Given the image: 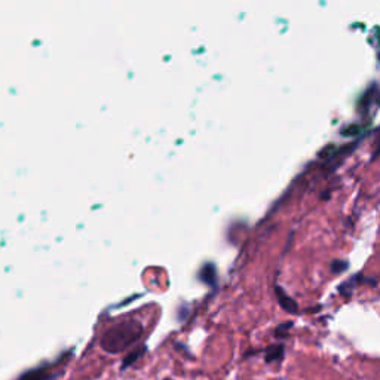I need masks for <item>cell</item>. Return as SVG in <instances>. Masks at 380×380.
Returning <instances> with one entry per match:
<instances>
[{"mask_svg":"<svg viewBox=\"0 0 380 380\" xmlns=\"http://www.w3.org/2000/svg\"><path fill=\"white\" fill-rule=\"evenodd\" d=\"M143 334V328L135 321H127L119 325L110 328L101 339V348L109 354H119L134 345L140 336Z\"/></svg>","mask_w":380,"mask_h":380,"instance_id":"6da1fadb","label":"cell"},{"mask_svg":"<svg viewBox=\"0 0 380 380\" xmlns=\"http://www.w3.org/2000/svg\"><path fill=\"white\" fill-rule=\"evenodd\" d=\"M60 375L54 373L48 366H40L30 372H25L19 380H57Z\"/></svg>","mask_w":380,"mask_h":380,"instance_id":"7a4b0ae2","label":"cell"},{"mask_svg":"<svg viewBox=\"0 0 380 380\" xmlns=\"http://www.w3.org/2000/svg\"><path fill=\"white\" fill-rule=\"evenodd\" d=\"M264 354V363L272 364V363H281L285 357V346L282 343L270 345L266 349H263Z\"/></svg>","mask_w":380,"mask_h":380,"instance_id":"3957f363","label":"cell"},{"mask_svg":"<svg viewBox=\"0 0 380 380\" xmlns=\"http://www.w3.org/2000/svg\"><path fill=\"white\" fill-rule=\"evenodd\" d=\"M275 291H276V296H278V302H279V305H281V308L285 311V312H288V314H297L299 312V305L281 288V287H276L275 288Z\"/></svg>","mask_w":380,"mask_h":380,"instance_id":"277c9868","label":"cell"},{"mask_svg":"<svg viewBox=\"0 0 380 380\" xmlns=\"http://www.w3.org/2000/svg\"><path fill=\"white\" fill-rule=\"evenodd\" d=\"M293 325H294V322H293V321H288V322L279 324V325L275 328L273 336H275L276 339H287V337H288L290 330L293 328Z\"/></svg>","mask_w":380,"mask_h":380,"instance_id":"5b68a950","label":"cell"},{"mask_svg":"<svg viewBox=\"0 0 380 380\" xmlns=\"http://www.w3.org/2000/svg\"><path fill=\"white\" fill-rule=\"evenodd\" d=\"M144 352H146V346H141L140 349H137V351H134V352H131L129 355H127L125 360H124V363H122V370H124V369H128V367L132 366L134 363H137V360H138Z\"/></svg>","mask_w":380,"mask_h":380,"instance_id":"8992f818","label":"cell"},{"mask_svg":"<svg viewBox=\"0 0 380 380\" xmlns=\"http://www.w3.org/2000/svg\"><path fill=\"white\" fill-rule=\"evenodd\" d=\"M348 267V263H345V261H333V264H331V269H333V272L334 273H340L342 270H345Z\"/></svg>","mask_w":380,"mask_h":380,"instance_id":"52a82bcc","label":"cell"},{"mask_svg":"<svg viewBox=\"0 0 380 380\" xmlns=\"http://www.w3.org/2000/svg\"><path fill=\"white\" fill-rule=\"evenodd\" d=\"M358 132H360V127H358V125H352V127L345 128V129L342 131V135H355V134H358Z\"/></svg>","mask_w":380,"mask_h":380,"instance_id":"ba28073f","label":"cell"},{"mask_svg":"<svg viewBox=\"0 0 380 380\" xmlns=\"http://www.w3.org/2000/svg\"><path fill=\"white\" fill-rule=\"evenodd\" d=\"M380 155V140L378 141V147H376V152H375V156H378Z\"/></svg>","mask_w":380,"mask_h":380,"instance_id":"9c48e42d","label":"cell"},{"mask_svg":"<svg viewBox=\"0 0 380 380\" xmlns=\"http://www.w3.org/2000/svg\"><path fill=\"white\" fill-rule=\"evenodd\" d=\"M165 380H171V379H165Z\"/></svg>","mask_w":380,"mask_h":380,"instance_id":"30bf717a","label":"cell"}]
</instances>
